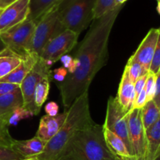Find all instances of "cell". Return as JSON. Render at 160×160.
Returning <instances> with one entry per match:
<instances>
[{
    "label": "cell",
    "mask_w": 160,
    "mask_h": 160,
    "mask_svg": "<svg viewBox=\"0 0 160 160\" xmlns=\"http://www.w3.org/2000/svg\"><path fill=\"white\" fill-rule=\"evenodd\" d=\"M6 45H5V43L3 42L2 39L1 38V37H0V52H2L4 49H6Z\"/></svg>",
    "instance_id": "40"
},
{
    "label": "cell",
    "mask_w": 160,
    "mask_h": 160,
    "mask_svg": "<svg viewBox=\"0 0 160 160\" xmlns=\"http://www.w3.org/2000/svg\"><path fill=\"white\" fill-rule=\"evenodd\" d=\"M68 75V71L63 67L55 69L52 72V79L57 81V83H61L66 79L67 76Z\"/></svg>",
    "instance_id": "33"
},
{
    "label": "cell",
    "mask_w": 160,
    "mask_h": 160,
    "mask_svg": "<svg viewBox=\"0 0 160 160\" xmlns=\"http://www.w3.org/2000/svg\"><path fill=\"white\" fill-rule=\"evenodd\" d=\"M147 142L146 160H154L160 154V118L145 131Z\"/></svg>",
    "instance_id": "18"
},
{
    "label": "cell",
    "mask_w": 160,
    "mask_h": 160,
    "mask_svg": "<svg viewBox=\"0 0 160 160\" xmlns=\"http://www.w3.org/2000/svg\"><path fill=\"white\" fill-rule=\"evenodd\" d=\"M14 141L15 140L9 132V125L6 122L0 119V145L11 147Z\"/></svg>",
    "instance_id": "26"
},
{
    "label": "cell",
    "mask_w": 160,
    "mask_h": 160,
    "mask_svg": "<svg viewBox=\"0 0 160 160\" xmlns=\"http://www.w3.org/2000/svg\"><path fill=\"white\" fill-rule=\"evenodd\" d=\"M94 123L90 113L88 92H86L77 98L69 108L65 122L57 134L47 142L44 151L31 159L58 160L73 136Z\"/></svg>",
    "instance_id": "2"
},
{
    "label": "cell",
    "mask_w": 160,
    "mask_h": 160,
    "mask_svg": "<svg viewBox=\"0 0 160 160\" xmlns=\"http://www.w3.org/2000/svg\"><path fill=\"white\" fill-rule=\"evenodd\" d=\"M153 101L156 102V104L160 108V70L156 73V94L153 98Z\"/></svg>",
    "instance_id": "37"
},
{
    "label": "cell",
    "mask_w": 160,
    "mask_h": 160,
    "mask_svg": "<svg viewBox=\"0 0 160 160\" xmlns=\"http://www.w3.org/2000/svg\"><path fill=\"white\" fill-rule=\"evenodd\" d=\"M115 7L114 0H96L94 12V20L99 18Z\"/></svg>",
    "instance_id": "25"
},
{
    "label": "cell",
    "mask_w": 160,
    "mask_h": 160,
    "mask_svg": "<svg viewBox=\"0 0 160 160\" xmlns=\"http://www.w3.org/2000/svg\"><path fill=\"white\" fill-rule=\"evenodd\" d=\"M22 160H38L35 159H22Z\"/></svg>",
    "instance_id": "44"
},
{
    "label": "cell",
    "mask_w": 160,
    "mask_h": 160,
    "mask_svg": "<svg viewBox=\"0 0 160 160\" xmlns=\"http://www.w3.org/2000/svg\"><path fill=\"white\" fill-rule=\"evenodd\" d=\"M78 37L79 34L77 33L66 30L47 42L40 57L50 67L74 48L78 43Z\"/></svg>",
    "instance_id": "8"
},
{
    "label": "cell",
    "mask_w": 160,
    "mask_h": 160,
    "mask_svg": "<svg viewBox=\"0 0 160 160\" xmlns=\"http://www.w3.org/2000/svg\"><path fill=\"white\" fill-rule=\"evenodd\" d=\"M59 60L62 63L64 68L67 70L68 74H71V73H73L75 71L77 68V62L73 56L67 54L62 56Z\"/></svg>",
    "instance_id": "31"
},
{
    "label": "cell",
    "mask_w": 160,
    "mask_h": 160,
    "mask_svg": "<svg viewBox=\"0 0 160 160\" xmlns=\"http://www.w3.org/2000/svg\"><path fill=\"white\" fill-rule=\"evenodd\" d=\"M95 4L96 0H60L57 9L63 29L80 35L94 20Z\"/></svg>",
    "instance_id": "4"
},
{
    "label": "cell",
    "mask_w": 160,
    "mask_h": 160,
    "mask_svg": "<svg viewBox=\"0 0 160 160\" xmlns=\"http://www.w3.org/2000/svg\"><path fill=\"white\" fill-rule=\"evenodd\" d=\"M159 28H152L146 34L138 49L131 58L139 62L147 71H149L150 66L154 56L155 49L159 38Z\"/></svg>",
    "instance_id": "12"
},
{
    "label": "cell",
    "mask_w": 160,
    "mask_h": 160,
    "mask_svg": "<svg viewBox=\"0 0 160 160\" xmlns=\"http://www.w3.org/2000/svg\"><path fill=\"white\" fill-rule=\"evenodd\" d=\"M60 0H29L30 12L28 20L37 22L59 2Z\"/></svg>",
    "instance_id": "20"
},
{
    "label": "cell",
    "mask_w": 160,
    "mask_h": 160,
    "mask_svg": "<svg viewBox=\"0 0 160 160\" xmlns=\"http://www.w3.org/2000/svg\"><path fill=\"white\" fill-rule=\"evenodd\" d=\"M18 88H20V85H17V84L6 82H0V97L13 92L14 90H16Z\"/></svg>",
    "instance_id": "34"
},
{
    "label": "cell",
    "mask_w": 160,
    "mask_h": 160,
    "mask_svg": "<svg viewBox=\"0 0 160 160\" xmlns=\"http://www.w3.org/2000/svg\"><path fill=\"white\" fill-rule=\"evenodd\" d=\"M45 111L46 112V115L50 117H55V116L59 114V106L55 102H49L47 103L45 106Z\"/></svg>",
    "instance_id": "35"
},
{
    "label": "cell",
    "mask_w": 160,
    "mask_h": 160,
    "mask_svg": "<svg viewBox=\"0 0 160 160\" xmlns=\"http://www.w3.org/2000/svg\"><path fill=\"white\" fill-rule=\"evenodd\" d=\"M2 9H0V14H1V12H2Z\"/></svg>",
    "instance_id": "45"
},
{
    "label": "cell",
    "mask_w": 160,
    "mask_h": 160,
    "mask_svg": "<svg viewBox=\"0 0 160 160\" xmlns=\"http://www.w3.org/2000/svg\"><path fill=\"white\" fill-rule=\"evenodd\" d=\"M48 76H52V72L49 66L40 57L20 85L23 98V108L32 112L34 116L37 115L34 104L36 86L42 78Z\"/></svg>",
    "instance_id": "9"
},
{
    "label": "cell",
    "mask_w": 160,
    "mask_h": 160,
    "mask_svg": "<svg viewBox=\"0 0 160 160\" xmlns=\"http://www.w3.org/2000/svg\"><path fill=\"white\" fill-rule=\"evenodd\" d=\"M128 114L129 112L122 107L117 97H109L107 102L106 120L102 126L119 136L126 145L130 155L134 156L130 140Z\"/></svg>",
    "instance_id": "7"
},
{
    "label": "cell",
    "mask_w": 160,
    "mask_h": 160,
    "mask_svg": "<svg viewBox=\"0 0 160 160\" xmlns=\"http://www.w3.org/2000/svg\"><path fill=\"white\" fill-rule=\"evenodd\" d=\"M20 155L12 149L11 147L0 145V160H22Z\"/></svg>",
    "instance_id": "30"
},
{
    "label": "cell",
    "mask_w": 160,
    "mask_h": 160,
    "mask_svg": "<svg viewBox=\"0 0 160 160\" xmlns=\"http://www.w3.org/2000/svg\"><path fill=\"white\" fill-rule=\"evenodd\" d=\"M147 96H146V92H145V88L140 92L138 95H137L134 99V106H133V109H142L144 106H145V104L147 103Z\"/></svg>",
    "instance_id": "32"
},
{
    "label": "cell",
    "mask_w": 160,
    "mask_h": 160,
    "mask_svg": "<svg viewBox=\"0 0 160 160\" xmlns=\"http://www.w3.org/2000/svg\"><path fill=\"white\" fill-rule=\"evenodd\" d=\"M148 74L143 75L142 77L139 78L136 81V82L134 83V90H135V98L137 95H138L140 94V92L145 88V83H146V80L147 78H148Z\"/></svg>",
    "instance_id": "36"
},
{
    "label": "cell",
    "mask_w": 160,
    "mask_h": 160,
    "mask_svg": "<svg viewBox=\"0 0 160 160\" xmlns=\"http://www.w3.org/2000/svg\"><path fill=\"white\" fill-rule=\"evenodd\" d=\"M103 134L108 148L116 157H131L126 145L119 136L105 128H103Z\"/></svg>",
    "instance_id": "19"
},
{
    "label": "cell",
    "mask_w": 160,
    "mask_h": 160,
    "mask_svg": "<svg viewBox=\"0 0 160 160\" xmlns=\"http://www.w3.org/2000/svg\"><path fill=\"white\" fill-rule=\"evenodd\" d=\"M154 160H160V154L159 155V156H157V157H156V159H155Z\"/></svg>",
    "instance_id": "43"
},
{
    "label": "cell",
    "mask_w": 160,
    "mask_h": 160,
    "mask_svg": "<svg viewBox=\"0 0 160 160\" xmlns=\"http://www.w3.org/2000/svg\"><path fill=\"white\" fill-rule=\"evenodd\" d=\"M46 144V142L35 136L28 140H15L11 148L23 159H31L41 154L45 149Z\"/></svg>",
    "instance_id": "14"
},
{
    "label": "cell",
    "mask_w": 160,
    "mask_h": 160,
    "mask_svg": "<svg viewBox=\"0 0 160 160\" xmlns=\"http://www.w3.org/2000/svg\"><path fill=\"white\" fill-rule=\"evenodd\" d=\"M157 11H158V12H159V15H160V1L158 2V4H157Z\"/></svg>",
    "instance_id": "42"
},
{
    "label": "cell",
    "mask_w": 160,
    "mask_h": 160,
    "mask_svg": "<svg viewBox=\"0 0 160 160\" xmlns=\"http://www.w3.org/2000/svg\"><path fill=\"white\" fill-rule=\"evenodd\" d=\"M32 116H34V114L32 113L30 111L27 110L26 109H24L23 107H20L17 108L16 110H14V112L11 114V116L9 117V120H8L7 123L8 125H16L17 123L23 119L29 118L31 117Z\"/></svg>",
    "instance_id": "27"
},
{
    "label": "cell",
    "mask_w": 160,
    "mask_h": 160,
    "mask_svg": "<svg viewBox=\"0 0 160 160\" xmlns=\"http://www.w3.org/2000/svg\"><path fill=\"white\" fill-rule=\"evenodd\" d=\"M159 29V38H158L157 44H156V49H155L154 56H153V59L152 61V63L149 69V71L153 73L154 74H156L160 70V28Z\"/></svg>",
    "instance_id": "29"
},
{
    "label": "cell",
    "mask_w": 160,
    "mask_h": 160,
    "mask_svg": "<svg viewBox=\"0 0 160 160\" xmlns=\"http://www.w3.org/2000/svg\"><path fill=\"white\" fill-rule=\"evenodd\" d=\"M127 1L128 0H114V4H115V6H122V5H124Z\"/></svg>",
    "instance_id": "39"
},
{
    "label": "cell",
    "mask_w": 160,
    "mask_h": 160,
    "mask_svg": "<svg viewBox=\"0 0 160 160\" xmlns=\"http://www.w3.org/2000/svg\"><path fill=\"white\" fill-rule=\"evenodd\" d=\"M66 30L59 19L57 5L48 11L36 23L33 37L31 52L40 57L41 52L47 42Z\"/></svg>",
    "instance_id": "6"
},
{
    "label": "cell",
    "mask_w": 160,
    "mask_h": 160,
    "mask_svg": "<svg viewBox=\"0 0 160 160\" xmlns=\"http://www.w3.org/2000/svg\"><path fill=\"white\" fill-rule=\"evenodd\" d=\"M40 57L32 54L28 56L22 60L21 63L12 72L6 75L4 78L0 79V82L10 83V84L20 85L22 81H23L28 73L31 71L32 67Z\"/></svg>",
    "instance_id": "17"
},
{
    "label": "cell",
    "mask_w": 160,
    "mask_h": 160,
    "mask_svg": "<svg viewBox=\"0 0 160 160\" xmlns=\"http://www.w3.org/2000/svg\"><path fill=\"white\" fill-rule=\"evenodd\" d=\"M22 60L18 55L7 48L0 52V79L17 68Z\"/></svg>",
    "instance_id": "21"
},
{
    "label": "cell",
    "mask_w": 160,
    "mask_h": 160,
    "mask_svg": "<svg viewBox=\"0 0 160 160\" xmlns=\"http://www.w3.org/2000/svg\"><path fill=\"white\" fill-rule=\"evenodd\" d=\"M159 1H160V0H157V2H159Z\"/></svg>",
    "instance_id": "46"
},
{
    "label": "cell",
    "mask_w": 160,
    "mask_h": 160,
    "mask_svg": "<svg viewBox=\"0 0 160 160\" xmlns=\"http://www.w3.org/2000/svg\"><path fill=\"white\" fill-rule=\"evenodd\" d=\"M106 143L103 126L94 123L78 131L58 160H115Z\"/></svg>",
    "instance_id": "3"
},
{
    "label": "cell",
    "mask_w": 160,
    "mask_h": 160,
    "mask_svg": "<svg viewBox=\"0 0 160 160\" xmlns=\"http://www.w3.org/2000/svg\"><path fill=\"white\" fill-rule=\"evenodd\" d=\"M52 79V76L45 77L42 78L36 86L34 94V104L37 115L39 114L42 106L48 98L50 90V82Z\"/></svg>",
    "instance_id": "22"
},
{
    "label": "cell",
    "mask_w": 160,
    "mask_h": 160,
    "mask_svg": "<svg viewBox=\"0 0 160 160\" xmlns=\"http://www.w3.org/2000/svg\"><path fill=\"white\" fill-rule=\"evenodd\" d=\"M117 98L122 107L127 112H130L132 110L134 99H135V90H134V84L130 79L129 74L126 68L123 70L122 75Z\"/></svg>",
    "instance_id": "15"
},
{
    "label": "cell",
    "mask_w": 160,
    "mask_h": 160,
    "mask_svg": "<svg viewBox=\"0 0 160 160\" xmlns=\"http://www.w3.org/2000/svg\"><path fill=\"white\" fill-rule=\"evenodd\" d=\"M67 111L62 113H59L55 117L45 115L41 118L39 122L37 135L38 138L48 142L56 134L67 119Z\"/></svg>",
    "instance_id": "13"
},
{
    "label": "cell",
    "mask_w": 160,
    "mask_h": 160,
    "mask_svg": "<svg viewBox=\"0 0 160 160\" xmlns=\"http://www.w3.org/2000/svg\"><path fill=\"white\" fill-rule=\"evenodd\" d=\"M160 118V108L153 100L147 102L142 109V120L145 130L152 126Z\"/></svg>",
    "instance_id": "23"
},
{
    "label": "cell",
    "mask_w": 160,
    "mask_h": 160,
    "mask_svg": "<svg viewBox=\"0 0 160 160\" xmlns=\"http://www.w3.org/2000/svg\"><path fill=\"white\" fill-rule=\"evenodd\" d=\"M124 5L116 6L91 24L75 52L77 68L62 82L56 83L64 107L69 108L73 102L88 92V88L98 72L106 66L109 57V37L116 20Z\"/></svg>",
    "instance_id": "1"
},
{
    "label": "cell",
    "mask_w": 160,
    "mask_h": 160,
    "mask_svg": "<svg viewBox=\"0 0 160 160\" xmlns=\"http://www.w3.org/2000/svg\"><path fill=\"white\" fill-rule=\"evenodd\" d=\"M29 12V0H17L8 6L0 14V33L26 20Z\"/></svg>",
    "instance_id": "11"
},
{
    "label": "cell",
    "mask_w": 160,
    "mask_h": 160,
    "mask_svg": "<svg viewBox=\"0 0 160 160\" xmlns=\"http://www.w3.org/2000/svg\"><path fill=\"white\" fill-rule=\"evenodd\" d=\"M125 68L128 70L130 79L131 80V81L134 84L139 78L148 73V71H147L138 61H136L135 59L131 57L128 60Z\"/></svg>",
    "instance_id": "24"
},
{
    "label": "cell",
    "mask_w": 160,
    "mask_h": 160,
    "mask_svg": "<svg viewBox=\"0 0 160 160\" xmlns=\"http://www.w3.org/2000/svg\"><path fill=\"white\" fill-rule=\"evenodd\" d=\"M156 74H154L152 72L148 71V78H147L146 83H145V90L146 92L147 101L153 100L156 94Z\"/></svg>",
    "instance_id": "28"
},
{
    "label": "cell",
    "mask_w": 160,
    "mask_h": 160,
    "mask_svg": "<svg viewBox=\"0 0 160 160\" xmlns=\"http://www.w3.org/2000/svg\"><path fill=\"white\" fill-rule=\"evenodd\" d=\"M115 160H138V159L135 157V156H131V157H127V158L117 157V159H116Z\"/></svg>",
    "instance_id": "41"
},
{
    "label": "cell",
    "mask_w": 160,
    "mask_h": 160,
    "mask_svg": "<svg viewBox=\"0 0 160 160\" xmlns=\"http://www.w3.org/2000/svg\"><path fill=\"white\" fill-rule=\"evenodd\" d=\"M35 27V22L27 19L5 32L0 33V37L6 48L23 59L33 54L31 46Z\"/></svg>",
    "instance_id": "5"
},
{
    "label": "cell",
    "mask_w": 160,
    "mask_h": 160,
    "mask_svg": "<svg viewBox=\"0 0 160 160\" xmlns=\"http://www.w3.org/2000/svg\"><path fill=\"white\" fill-rule=\"evenodd\" d=\"M17 0H0V9H4Z\"/></svg>",
    "instance_id": "38"
},
{
    "label": "cell",
    "mask_w": 160,
    "mask_h": 160,
    "mask_svg": "<svg viewBox=\"0 0 160 160\" xmlns=\"http://www.w3.org/2000/svg\"><path fill=\"white\" fill-rule=\"evenodd\" d=\"M129 134L134 156L138 160H146L147 142L142 120V109H133L128 114Z\"/></svg>",
    "instance_id": "10"
},
{
    "label": "cell",
    "mask_w": 160,
    "mask_h": 160,
    "mask_svg": "<svg viewBox=\"0 0 160 160\" xmlns=\"http://www.w3.org/2000/svg\"><path fill=\"white\" fill-rule=\"evenodd\" d=\"M20 107H23V98L20 88H18L0 97V119L7 123L11 114Z\"/></svg>",
    "instance_id": "16"
}]
</instances>
